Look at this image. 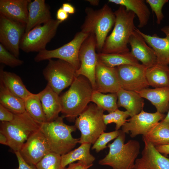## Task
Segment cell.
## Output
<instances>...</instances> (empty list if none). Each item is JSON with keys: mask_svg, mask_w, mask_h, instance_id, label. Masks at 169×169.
Segmentation results:
<instances>
[{"mask_svg": "<svg viewBox=\"0 0 169 169\" xmlns=\"http://www.w3.org/2000/svg\"><path fill=\"white\" fill-rule=\"evenodd\" d=\"M114 13L115 16L114 27L107 37L101 53L110 54L129 52V38L136 28L134 23L136 14L121 6Z\"/></svg>", "mask_w": 169, "mask_h": 169, "instance_id": "cell-1", "label": "cell"}, {"mask_svg": "<svg viewBox=\"0 0 169 169\" xmlns=\"http://www.w3.org/2000/svg\"><path fill=\"white\" fill-rule=\"evenodd\" d=\"M93 90L88 79L82 75L76 76L69 90L59 96L64 117L76 119L91 102Z\"/></svg>", "mask_w": 169, "mask_h": 169, "instance_id": "cell-2", "label": "cell"}, {"mask_svg": "<svg viewBox=\"0 0 169 169\" xmlns=\"http://www.w3.org/2000/svg\"><path fill=\"white\" fill-rule=\"evenodd\" d=\"M125 134L120 130L118 136L112 143L108 144L109 152L99 161V164L109 166L113 169H134L140 145L138 141L133 140L125 143Z\"/></svg>", "mask_w": 169, "mask_h": 169, "instance_id": "cell-3", "label": "cell"}, {"mask_svg": "<svg viewBox=\"0 0 169 169\" xmlns=\"http://www.w3.org/2000/svg\"><path fill=\"white\" fill-rule=\"evenodd\" d=\"M59 116L54 120L42 124L40 129L45 136L52 152L62 156L71 151L79 143V139L74 138L72 133L76 129L63 121Z\"/></svg>", "mask_w": 169, "mask_h": 169, "instance_id": "cell-4", "label": "cell"}, {"mask_svg": "<svg viewBox=\"0 0 169 169\" xmlns=\"http://www.w3.org/2000/svg\"><path fill=\"white\" fill-rule=\"evenodd\" d=\"M85 12L86 16L81 31L95 36L96 49L99 53H101L107 35L115 24V16L114 12L107 4H105L97 10L87 7Z\"/></svg>", "mask_w": 169, "mask_h": 169, "instance_id": "cell-5", "label": "cell"}, {"mask_svg": "<svg viewBox=\"0 0 169 169\" xmlns=\"http://www.w3.org/2000/svg\"><path fill=\"white\" fill-rule=\"evenodd\" d=\"M40 125L25 111L14 114L11 121L1 122L0 132L7 136L8 146L15 153L20 151L29 137L39 129Z\"/></svg>", "mask_w": 169, "mask_h": 169, "instance_id": "cell-6", "label": "cell"}, {"mask_svg": "<svg viewBox=\"0 0 169 169\" xmlns=\"http://www.w3.org/2000/svg\"><path fill=\"white\" fill-rule=\"evenodd\" d=\"M104 111L95 104L90 103L76 118L74 125L81 133L78 143L94 144L106 130L103 118Z\"/></svg>", "mask_w": 169, "mask_h": 169, "instance_id": "cell-7", "label": "cell"}, {"mask_svg": "<svg viewBox=\"0 0 169 169\" xmlns=\"http://www.w3.org/2000/svg\"><path fill=\"white\" fill-rule=\"evenodd\" d=\"M43 74L51 88L59 95L70 86L77 76L76 70L70 64L59 59H50Z\"/></svg>", "mask_w": 169, "mask_h": 169, "instance_id": "cell-8", "label": "cell"}, {"mask_svg": "<svg viewBox=\"0 0 169 169\" xmlns=\"http://www.w3.org/2000/svg\"><path fill=\"white\" fill-rule=\"evenodd\" d=\"M61 23L52 18L43 25L36 26L25 33L21 40L20 49L26 53H38L46 49L47 44L54 37Z\"/></svg>", "mask_w": 169, "mask_h": 169, "instance_id": "cell-9", "label": "cell"}, {"mask_svg": "<svg viewBox=\"0 0 169 169\" xmlns=\"http://www.w3.org/2000/svg\"><path fill=\"white\" fill-rule=\"evenodd\" d=\"M89 34L81 31L78 32L69 43L56 49H46L38 52L34 58L36 62L56 58L71 64L76 70L80 65L79 53L81 46Z\"/></svg>", "mask_w": 169, "mask_h": 169, "instance_id": "cell-10", "label": "cell"}, {"mask_svg": "<svg viewBox=\"0 0 169 169\" xmlns=\"http://www.w3.org/2000/svg\"><path fill=\"white\" fill-rule=\"evenodd\" d=\"M96 49L95 36L90 34L80 48L79 53L80 65L76 70L77 76L82 75L88 79L94 90H96V88L95 73L98 61Z\"/></svg>", "mask_w": 169, "mask_h": 169, "instance_id": "cell-11", "label": "cell"}, {"mask_svg": "<svg viewBox=\"0 0 169 169\" xmlns=\"http://www.w3.org/2000/svg\"><path fill=\"white\" fill-rule=\"evenodd\" d=\"M26 25L0 14V42L9 51L18 58L20 44Z\"/></svg>", "mask_w": 169, "mask_h": 169, "instance_id": "cell-12", "label": "cell"}, {"mask_svg": "<svg viewBox=\"0 0 169 169\" xmlns=\"http://www.w3.org/2000/svg\"><path fill=\"white\" fill-rule=\"evenodd\" d=\"M117 68L121 88L138 91L148 88L146 75L147 68L143 64L124 65Z\"/></svg>", "mask_w": 169, "mask_h": 169, "instance_id": "cell-13", "label": "cell"}, {"mask_svg": "<svg viewBox=\"0 0 169 169\" xmlns=\"http://www.w3.org/2000/svg\"><path fill=\"white\" fill-rule=\"evenodd\" d=\"M19 152L27 163L35 166L45 156L52 152L40 129L29 137Z\"/></svg>", "mask_w": 169, "mask_h": 169, "instance_id": "cell-14", "label": "cell"}, {"mask_svg": "<svg viewBox=\"0 0 169 169\" xmlns=\"http://www.w3.org/2000/svg\"><path fill=\"white\" fill-rule=\"evenodd\" d=\"M166 115L158 111L149 113L142 110L139 113L127 120L122 127V131L125 133H130L134 138L139 135H145L156 123L162 120Z\"/></svg>", "mask_w": 169, "mask_h": 169, "instance_id": "cell-15", "label": "cell"}, {"mask_svg": "<svg viewBox=\"0 0 169 169\" xmlns=\"http://www.w3.org/2000/svg\"><path fill=\"white\" fill-rule=\"evenodd\" d=\"M142 140L144 146L141 157L136 160L134 169H169V157L162 155L150 142Z\"/></svg>", "mask_w": 169, "mask_h": 169, "instance_id": "cell-16", "label": "cell"}, {"mask_svg": "<svg viewBox=\"0 0 169 169\" xmlns=\"http://www.w3.org/2000/svg\"><path fill=\"white\" fill-rule=\"evenodd\" d=\"M96 90L103 93H117L121 88L117 67L105 65L99 60L95 73Z\"/></svg>", "mask_w": 169, "mask_h": 169, "instance_id": "cell-17", "label": "cell"}, {"mask_svg": "<svg viewBox=\"0 0 169 169\" xmlns=\"http://www.w3.org/2000/svg\"><path fill=\"white\" fill-rule=\"evenodd\" d=\"M131 54L147 68L157 63L155 52L148 46L144 38L135 30L131 35L129 41Z\"/></svg>", "mask_w": 169, "mask_h": 169, "instance_id": "cell-18", "label": "cell"}, {"mask_svg": "<svg viewBox=\"0 0 169 169\" xmlns=\"http://www.w3.org/2000/svg\"><path fill=\"white\" fill-rule=\"evenodd\" d=\"M135 30L144 38L147 44L154 51L157 63L168 65L169 64V26L161 28V31L166 35L162 38L156 34L151 36L145 34L136 28Z\"/></svg>", "mask_w": 169, "mask_h": 169, "instance_id": "cell-19", "label": "cell"}, {"mask_svg": "<svg viewBox=\"0 0 169 169\" xmlns=\"http://www.w3.org/2000/svg\"><path fill=\"white\" fill-rule=\"evenodd\" d=\"M31 0H0V14L26 25L28 19V5Z\"/></svg>", "mask_w": 169, "mask_h": 169, "instance_id": "cell-20", "label": "cell"}, {"mask_svg": "<svg viewBox=\"0 0 169 169\" xmlns=\"http://www.w3.org/2000/svg\"><path fill=\"white\" fill-rule=\"evenodd\" d=\"M28 19L25 33L41 24L47 23L52 19L49 9L44 0L31 1L28 4Z\"/></svg>", "mask_w": 169, "mask_h": 169, "instance_id": "cell-21", "label": "cell"}, {"mask_svg": "<svg viewBox=\"0 0 169 169\" xmlns=\"http://www.w3.org/2000/svg\"><path fill=\"white\" fill-rule=\"evenodd\" d=\"M38 94L46 122L54 120L59 116L61 111L59 95L48 84L45 88Z\"/></svg>", "mask_w": 169, "mask_h": 169, "instance_id": "cell-22", "label": "cell"}, {"mask_svg": "<svg viewBox=\"0 0 169 169\" xmlns=\"http://www.w3.org/2000/svg\"><path fill=\"white\" fill-rule=\"evenodd\" d=\"M137 92L142 98L150 101L156 108L157 111L164 114L169 108V86L146 88Z\"/></svg>", "mask_w": 169, "mask_h": 169, "instance_id": "cell-23", "label": "cell"}, {"mask_svg": "<svg viewBox=\"0 0 169 169\" xmlns=\"http://www.w3.org/2000/svg\"><path fill=\"white\" fill-rule=\"evenodd\" d=\"M116 94L118 107L125 108L131 117L139 113L143 110L144 100L136 92L121 88Z\"/></svg>", "mask_w": 169, "mask_h": 169, "instance_id": "cell-24", "label": "cell"}, {"mask_svg": "<svg viewBox=\"0 0 169 169\" xmlns=\"http://www.w3.org/2000/svg\"><path fill=\"white\" fill-rule=\"evenodd\" d=\"M0 82L11 93L24 100L32 93L26 88L20 77L14 73L0 69Z\"/></svg>", "mask_w": 169, "mask_h": 169, "instance_id": "cell-25", "label": "cell"}, {"mask_svg": "<svg viewBox=\"0 0 169 169\" xmlns=\"http://www.w3.org/2000/svg\"><path fill=\"white\" fill-rule=\"evenodd\" d=\"M108 2L123 6L134 13L138 19V28H143L147 24L151 13L145 0H109Z\"/></svg>", "mask_w": 169, "mask_h": 169, "instance_id": "cell-26", "label": "cell"}, {"mask_svg": "<svg viewBox=\"0 0 169 169\" xmlns=\"http://www.w3.org/2000/svg\"><path fill=\"white\" fill-rule=\"evenodd\" d=\"M91 144L84 143L78 148L61 156V163L64 167L76 161L83 162L88 165H93L95 158L90 153Z\"/></svg>", "mask_w": 169, "mask_h": 169, "instance_id": "cell-27", "label": "cell"}, {"mask_svg": "<svg viewBox=\"0 0 169 169\" xmlns=\"http://www.w3.org/2000/svg\"><path fill=\"white\" fill-rule=\"evenodd\" d=\"M146 75L149 86L155 88L169 86V67L168 65L157 63L147 68Z\"/></svg>", "mask_w": 169, "mask_h": 169, "instance_id": "cell-28", "label": "cell"}, {"mask_svg": "<svg viewBox=\"0 0 169 169\" xmlns=\"http://www.w3.org/2000/svg\"><path fill=\"white\" fill-rule=\"evenodd\" d=\"M142 138L155 146L169 144V123L163 120L157 122Z\"/></svg>", "mask_w": 169, "mask_h": 169, "instance_id": "cell-29", "label": "cell"}, {"mask_svg": "<svg viewBox=\"0 0 169 169\" xmlns=\"http://www.w3.org/2000/svg\"><path fill=\"white\" fill-rule=\"evenodd\" d=\"M98 60L105 65L111 67L124 65H137L139 61L131 52L127 53L106 54H97Z\"/></svg>", "mask_w": 169, "mask_h": 169, "instance_id": "cell-30", "label": "cell"}, {"mask_svg": "<svg viewBox=\"0 0 169 169\" xmlns=\"http://www.w3.org/2000/svg\"><path fill=\"white\" fill-rule=\"evenodd\" d=\"M0 104L14 114L26 111L24 100L9 91L0 82Z\"/></svg>", "mask_w": 169, "mask_h": 169, "instance_id": "cell-31", "label": "cell"}, {"mask_svg": "<svg viewBox=\"0 0 169 169\" xmlns=\"http://www.w3.org/2000/svg\"><path fill=\"white\" fill-rule=\"evenodd\" d=\"M26 111L40 125L46 122L38 94L32 93L24 100Z\"/></svg>", "mask_w": 169, "mask_h": 169, "instance_id": "cell-32", "label": "cell"}, {"mask_svg": "<svg viewBox=\"0 0 169 169\" xmlns=\"http://www.w3.org/2000/svg\"><path fill=\"white\" fill-rule=\"evenodd\" d=\"M117 100L116 93L105 94L95 90H93L91 98V101L109 113L118 109Z\"/></svg>", "mask_w": 169, "mask_h": 169, "instance_id": "cell-33", "label": "cell"}, {"mask_svg": "<svg viewBox=\"0 0 169 169\" xmlns=\"http://www.w3.org/2000/svg\"><path fill=\"white\" fill-rule=\"evenodd\" d=\"M129 116V113L127 110L123 111L117 109L108 114H104L103 118L106 125L115 123L116 124L115 130L118 131L127 121L126 119Z\"/></svg>", "mask_w": 169, "mask_h": 169, "instance_id": "cell-34", "label": "cell"}, {"mask_svg": "<svg viewBox=\"0 0 169 169\" xmlns=\"http://www.w3.org/2000/svg\"><path fill=\"white\" fill-rule=\"evenodd\" d=\"M37 169H66L61 163V156L51 152L44 157L36 165Z\"/></svg>", "mask_w": 169, "mask_h": 169, "instance_id": "cell-35", "label": "cell"}, {"mask_svg": "<svg viewBox=\"0 0 169 169\" xmlns=\"http://www.w3.org/2000/svg\"><path fill=\"white\" fill-rule=\"evenodd\" d=\"M120 130L110 132H104L98 137L93 144L91 149L98 152L106 148L108 143L116 139L120 133Z\"/></svg>", "mask_w": 169, "mask_h": 169, "instance_id": "cell-36", "label": "cell"}, {"mask_svg": "<svg viewBox=\"0 0 169 169\" xmlns=\"http://www.w3.org/2000/svg\"><path fill=\"white\" fill-rule=\"evenodd\" d=\"M0 63L14 68L22 65L24 61L16 57L0 43Z\"/></svg>", "mask_w": 169, "mask_h": 169, "instance_id": "cell-37", "label": "cell"}, {"mask_svg": "<svg viewBox=\"0 0 169 169\" xmlns=\"http://www.w3.org/2000/svg\"><path fill=\"white\" fill-rule=\"evenodd\" d=\"M145 1L150 5L152 11L155 13L156 18L157 24H160L164 17L162 11V8L168 2V0H146Z\"/></svg>", "mask_w": 169, "mask_h": 169, "instance_id": "cell-38", "label": "cell"}, {"mask_svg": "<svg viewBox=\"0 0 169 169\" xmlns=\"http://www.w3.org/2000/svg\"><path fill=\"white\" fill-rule=\"evenodd\" d=\"M14 118V114L0 104V120L1 122H10Z\"/></svg>", "mask_w": 169, "mask_h": 169, "instance_id": "cell-39", "label": "cell"}, {"mask_svg": "<svg viewBox=\"0 0 169 169\" xmlns=\"http://www.w3.org/2000/svg\"><path fill=\"white\" fill-rule=\"evenodd\" d=\"M15 153L18 161V169H37L35 165L27 163L23 158L19 151Z\"/></svg>", "mask_w": 169, "mask_h": 169, "instance_id": "cell-40", "label": "cell"}, {"mask_svg": "<svg viewBox=\"0 0 169 169\" xmlns=\"http://www.w3.org/2000/svg\"><path fill=\"white\" fill-rule=\"evenodd\" d=\"M93 165H88L80 161L69 164L66 169H88Z\"/></svg>", "mask_w": 169, "mask_h": 169, "instance_id": "cell-41", "label": "cell"}, {"mask_svg": "<svg viewBox=\"0 0 169 169\" xmlns=\"http://www.w3.org/2000/svg\"><path fill=\"white\" fill-rule=\"evenodd\" d=\"M68 17L69 14L65 11L61 7L58 10L56 13L57 20L62 23L67 19Z\"/></svg>", "mask_w": 169, "mask_h": 169, "instance_id": "cell-42", "label": "cell"}, {"mask_svg": "<svg viewBox=\"0 0 169 169\" xmlns=\"http://www.w3.org/2000/svg\"><path fill=\"white\" fill-rule=\"evenodd\" d=\"M61 8L68 13L73 14L75 13V8L71 4L68 3H64L63 4Z\"/></svg>", "mask_w": 169, "mask_h": 169, "instance_id": "cell-43", "label": "cell"}, {"mask_svg": "<svg viewBox=\"0 0 169 169\" xmlns=\"http://www.w3.org/2000/svg\"><path fill=\"white\" fill-rule=\"evenodd\" d=\"M155 147L161 153L165 155L169 154V144L157 146Z\"/></svg>", "mask_w": 169, "mask_h": 169, "instance_id": "cell-44", "label": "cell"}, {"mask_svg": "<svg viewBox=\"0 0 169 169\" xmlns=\"http://www.w3.org/2000/svg\"><path fill=\"white\" fill-rule=\"evenodd\" d=\"M0 143L2 144L8 145V139L7 136L3 133L0 132Z\"/></svg>", "mask_w": 169, "mask_h": 169, "instance_id": "cell-45", "label": "cell"}, {"mask_svg": "<svg viewBox=\"0 0 169 169\" xmlns=\"http://www.w3.org/2000/svg\"><path fill=\"white\" fill-rule=\"evenodd\" d=\"M93 6H97L99 4L100 1L98 0H87Z\"/></svg>", "mask_w": 169, "mask_h": 169, "instance_id": "cell-46", "label": "cell"}, {"mask_svg": "<svg viewBox=\"0 0 169 169\" xmlns=\"http://www.w3.org/2000/svg\"><path fill=\"white\" fill-rule=\"evenodd\" d=\"M162 120L169 123V108L168 111V113L167 115H166L164 119Z\"/></svg>", "mask_w": 169, "mask_h": 169, "instance_id": "cell-47", "label": "cell"}, {"mask_svg": "<svg viewBox=\"0 0 169 169\" xmlns=\"http://www.w3.org/2000/svg\"></svg>", "mask_w": 169, "mask_h": 169, "instance_id": "cell-48", "label": "cell"}]
</instances>
